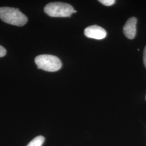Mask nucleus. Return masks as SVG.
<instances>
[{"label": "nucleus", "mask_w": 146, "mask_h": 146, "mask_svg": "<svg viewBox=\"0 0 146 146\" xmlns=\"http://www.w3.org/2000/svg\"><path fill=\"white\" fill-rule=\"evenodd\" d=\"M137 19L135 17L129 19L123 27V33L128 38L132 40L136 35Z\"/></svg>", "instance_id": "5"}, {"label": "nucleus", "mask_w": 146, "mask_h": 146, "mask_svg": "<svg viewBox=\"0 0 146 146\" xmlns=\"http://www.w3.org/2000/svg\"><path fill=\"white\" fill-rule=\"evenodd\" d=\"M84 32L86 36L96 40L104 39L107 35V32L104 29L98 26L88 27Z\"/></svg>", "instance_id": "4"}, {"label": "nucleus", "mask_w": 146, "mask_h": 146, "mask_svg": "<svg viewBox=\"0 0 146 146\" xmlns=\"http://www.w3.org/2000/svg\"><path fill=\"white\" fill-rule=\"evenodd\" d=\"M143 63L144 65L146 68V46L144 49L143 51Z\"/></svg>", "instance_id": "9"}, {"label": "nucleus", "mask_w": 146, "mask_h": 146, "mask_svg": "<svg viewBox=\"0 0 146 146\" xmlns=\"http://www.w3.org/2000/svg\"><path fill=\"white\" fill-rule=\"evenodd\" d=\"M44 140L43 136H38L32 140L27 146H42Z\"/></svg>", "instance_id": "6"}, {"label": "nucleus", "mask_w": 146, "mask_h": 146, "mask_svg": "<svg viewBox=\"0 0 146 146\" xmlns=\"http://www.w3.org/2000/svg\"><path fill=\"white\" fill-rule=\"evenodd\" d=\"M77 11H73V13H76Z\"/></svg>", "instance_id": "10"}, {"label": "nucleus", "mask_w": 146, "mask_h": 146, "mask_svg": "<svg viewBox=\"0 0 146 146\" xmlns=\"http://www.w3.org/2000/svg\"><path fill=\"white\" fill-rule=\"evenodd\" d=\"M0 19L5 23L16 26H23L28 22L26 16L19 9L11 7H1Z\"/></svg>", "instance_id": "1"}, {"label": "nucleus", "mask_w": 146, "mask_h": 146, "mask_svg": "<svg viewBox=\"0 0 146 146\" xmlns=\"http://www.w3.org/2000/svg\"></svg>", "instance_id": "11"}, {"label": "nucleus", "mask_w": 146, "mask_h": 146, "mask_svg": "<svg viewBox=\"0 0 146 146\" xmlns=\"http://www.w3.org/2000/svg\"><path fill=\"white\" fill-rule=\"evenodd\" d=\"M35 62L38 69L49 72H56L62 67V63L60 58L52 55H38L35 58Z\"/></svg>", "instance_id": "2"}, {"label": "nucleus", "mask_w": 146, "mask_h": 146, "mask_svg": "<svg viewBox=\"0 0 146 146\" xmlns=\"http://www.w3.org/2000/svg\"><path fill=\"white\" fill-rule=\"evenodd\" d=\"M44 12L51 17H69L73 13L74 8L70 5L63 2H52L44 8Z\"/></svg>", "instance_id": "3"}, {"label": "nucleus", "mask_w": 146, "mask_h": 146, "mask_svg": "<svg viewBox=\"0 0 146 146\" xmlns=\"http://www.w3.org/2000/svg\"><path fill=\"white\" fill-rule=\"evenodd\" d=\"M7 51L6 49L0 45V58H2L6 55Z\"/></svg>", "instance_id": "8"}, {"label": "nucleus", "mask_w": 146, "mask_h": 146, "mask_svg": "<svg viewBox=\"0 0 146 146\" xmlns=\"http://www.w3.org/2000/svg\"><path fill=\"white\" fill-rule=\"evenodd\" d=\"M100 2L106 6H111L115 3V0H100Z\"/></svg>", "instance_id": "7"}]
</instances>
